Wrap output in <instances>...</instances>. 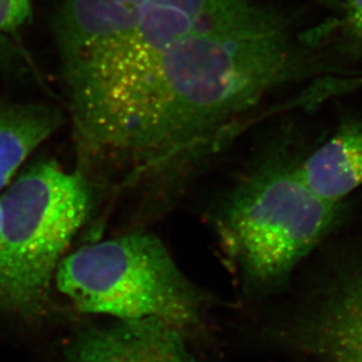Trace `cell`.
<instances>
[{
	"label": "cell",
	"instance_id": "obj_1",
	"mask_svg": "<svg viewBox=\"0 0 362 362\" xmlns=\"http://www.w3.org/2000/svg\"><path fill=\"white\" fill-rule=\"evenodd\" d=\"M292 24L252 0H147L129 31L64 71L80 156L103 147L180 41L201 32Z\"/></svg>",
	"mask_w": 362,
	"mask_h": 362
},
{
	"label": "cell",
	"instance_id": "obj_2",
	"mask_svg": "<svg viewBox=\"0 0 362 362\" xmlns=\"http://www.w3.org/2000/svg\"><path fill=\"white\" fill-rule=\"evenodd\" d=\"M299 162L287 148H276L226 192L212 215L219 247L247 297L286 286L345 217V203L308 188Z\"/></svg>",
	"mask_w": 362,
	"mask_h": 362
},
{
	"label": "cell",
	"instance_id": "obj_3",
	"mask_svg": "<svg viewBox=\"0 0 362 362\" xmlns=\"http://www.w3.org/2000/svg\"><path fill=\"white\" fill-rule=\"evenodd\" d=\"M54 279L83 313L122 322L158 319L189 339L208 325L210 297L182 272L153 233L82 246L60 262Z\"/></svg>",
	"mask_w": 362,
	"mask_h": 362
},
{
	"label": "cell",
	"instance_id": "obj_4",
	"mask_svg": "<svg viewBox=\"0 0 362 362\" xmlns=\"http://www.w3.org/2000/svg\"><path fill=\"white\" fill-rule=\"evenodd\" d=\"M90 206L87 178L55 161L24 171L1 196L0 311L38 315Z\"/></svg>",
	"mask_w": 362,
	"mask_h": 362
},
{
	"label": "cell",
	"instance_id": "obj_5",
	"mask_svg": "<svg viewBox=\"0 0 362 362\" xmlns=\"http://www.w3.org/2000/svg\"><path fill=\"white\" fill-rule=\"evenodd\" d=\"M276 337L324 362H362V269L338 271Z\"/></svg>",
	"mask_w": 362,
	"mask_h": 362
},
{
	"label": "cell",
	"instance_id": "obj_6",
	"mask_svg": "<svg viewBox=\"0 0 362 362\" xmlns=\"http://www.w3.org/2000/svg\"><path fill=\"white\" fill-rule=\"evenodd\" d=\"M146 3L147 0H66L58 26L64 71L129 31Z\"/></svg>",
	"mask_w": 362,
	"mask_h": 362
},
{
	"label": "cell",
	"instance_id": "obj_7",
	"mask_svg": "<svg viewBox=\"0 0 362 362\" xmlns=\"http://www.w3.org/2000/svg\"><path fill=\"white\" fill-rule=\"evenodd\" d=\"M66 362H188L163 335L144 325L117 322L82 331L66 349Z\"/></svg>",
	"mask_w": 362,
	"mask_h": 362
},
{
	"label": "cell",
	"instance_id": "obj_8",
	"mask_svg": "<svg viewBox=\"0 0 362 362\" xmlns=\"http://www.w3.org/2000/svg\"><path fill=\"white\" fill-rule=\"evenodd\" d=\"M299 170L315 195L345 203L362 187V120H346L324 144L299 162Z\"/></svg>",
	"mask_w": 362,
	"mask_h": 362
},
{
	"label": "cell",
	"instance_id": "obj_9",
	"mask_svg": "<svg viewBox=\"0 0 362 362\" xmlns=\"http://www.w3.org/2000/svg\"><path fill=\"white\" fill-rule=\"evenodd\" d=\"M58 110L41 103H12L0 96V190L26 158L60 124Z\"/></svg>",
	"mask_w": 362,
	"mask_h": 362
},
{
	"label": "cell",
	"instance_id": "obj_10",
	"mask_svg": "<svg viewBox=\"0 0 362 362\" xmlns=\"http://www.w3.org/2000/svg\"><path fill=\"white\" fill-rule=\"evenodd\" d=\"M340 19H335L342 51L362 53V0H341Z\"/></svg>",
	"mask_w": 362,
	"mask_h": 362
},
{
	"label": "cell",
	"instance_id": "obj_11",
	"mask_svg": "<svg viewBox=\"0 0 362 362\" xmlns=\"http://www.w3.org/2000/svg\"><path fill=\"white\" fill-rule=\"evenodd\" d=\"M32 0H0V35L19 28L28 17Z\"/></svg>",
	"mask_w": 362,
	"mask_h": 362
},
{
	"label": "cell",
	"instance_id": "obj_12",
	"mask_svg": "<svg viewBox=\"0 0 362 362\" xmlns=\"http://www.w3.org/2000/svg\"><path fill=\"white\" fill-rule=\"evenodd\" d=\"M311 1L328 10L334 11L335 13L340 14L341 12V0H311Z\"/></svg>",
	"mask_w": 362,
	"mask_h": 362
},
{
	"label": "cell",
	"instance_id": "obj_13",
	"mask_svg": "<svg viewBox=\"0 0 362 362\" xmlns=\"http://www.w3.org/2000/svg\"><path fill=\"white\" fill-rule=\"evenodd\" d=\"M0 226H1V196H0Z\"/></svg>",
	"mask_w": 362,
	"mask_h": 362
}]
</instances>
